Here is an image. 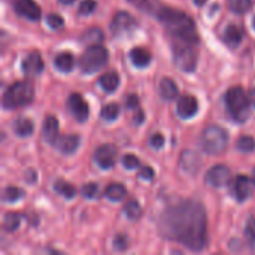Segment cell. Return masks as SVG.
<instances>
[{"mask_svg":"<svg viewBox=\"0 0 255 255\" xmlns=\"http://www.w3.org/2000/svg\"><path fill=\"white\" fill-rule=\"evenodd\" d=\"M21 224V217L16 212H7L3 218V229L9 233L15 232Z\"/></svg>","mask_w":255,"mask_h":255,"instance_id":"obj_28","label":"cell"},{"mask_svg":"<svg viewBox=\"0 0 255 255\" xmlns=\"http://www.w3.org/2000/svg\"><path fill=\"white\" fill-rule=\"evenodd\" d=\"M118 84H120V78H118V75L115 72H108V73H105V75H102L99 78V85L106 93L115 91L117 87H118Z\"/></svg>","mask_w":255,"mask_h":255,"instance_id":"obj_24","label":"cell"},{"mask_svg":"<svg viewBox=\"0 0 255 255\" xmlns=\"http://www.w3.org/2000/svg\"><path fill=\"white\" fill-rule=\"evenodd\" d=\"M96 6H97V3L94 0H82L81 4H79L78 13L81 16H88V15H91L96 10Z\"/></svg>","mask_w":255,"mask_h":255,"instance_id":"obj_35","label":"cell"},{"mask_svg":"<svg viewBox=\"0 0 255 255\" xmlns=\"http://www.w3.org/2000/svg\"><path fill=\"white\" fill-rule=\"evenodd\" d=\"M242 37H244V31L238 25L232 24L224 31V42L230 48H238L241 45V42H242Z\"/></svg>","mask_w":255,"mask_h":255,"instance_id":"obj_19","label":"cell"},{"mask_svg":"<svg viewBox=\"0 0 255 255\" xmlns=\"http://www.w3.org/2000/svg\"><path fill=\"white\" fill-rule=\"evenodd\" d=\"M254 184H255V169H254Z\"/></svg>","mask_w":255,"mask_h":255,"instance_id":"obj_50","label":"cell"},{"mask_svg":"<svg viewBox=\"0 0 255 255\" xmlns=\"http://www.w3.org/2000/svg\"><path fill=\"white\" fill-rule=\"evenodd\" d=\"M250 100H251L253 106L255 108V88H253V90H251V93H250Z\"/></svg>","mask_w":255,"mask_h":255,"instance_id":"obj_46","label":"cell"},{"mask_svg":"<svg viewBox=\"0 0 255 255\" xmlns=\"http://www.w3.org/2000/svg\"><path fill=\"white\" fill-rule=\"evenodd\" d=\"M128 238L126 235H117L114 238V248L117 251H126L128 248Z\"/></svg>","mask_w":255,"mask_h":255,"instance_id":"obj_37","label":"cell"},{"mask_svg":"<svg viewBox=\"0 0 255 255\" xmlns=\"http://www.w3.org/2000/svg\"><path fill=\"white\" fill-rule=\"evenodd\" d=\"M226 106L230 117L239 123L247 121L250 117V97L241 87H232L226 93Z\"/></svg>","mask_w":255,"mask_h":255,"instance_id":"obj_4","label":"cell"},{"mask_svg":"<svg viewBox=\"0 0 255 255\" xmlns=\"http://www.w3.org/2000/svg\"><path fill=\"white\" fill-rule=\"evenodd\" d=\"M130 58H131V61H133V64L136 67H146L151 63V60H152L151 54L146 49H143V48H134V49H131Z\"/></svg>","mask_w":255,"mask_h":255,"instance_id":"obj_23","label":"cell"},{"mask_svg":"<svg viewBox=\"0 0 255 255\" xmlns=\"http://www.w3.org/2000/svg\"><path fill=\"white\" fill-rule=\"evenodd\" d=\"M236 148H238V151L245 152V154L253 152L255 149V140L251 136H242V137H239V140L236 142Z\"/></svg>","mask_w":255,"mask_h":255,"instance_id":"obj_31","label":"cell"},{"mask_svg":"<svg viewBox=\"0 0 255 255\" xmlns=\"http://www.w3.org/2000/svg\"><path fill=\"white\" fill-rule=\"evenodd\" d=\"M160 94L164 100H175L178 97V85L173 79L164 78L160 84Z\"/></svg>","mask_w":255,"mask_h":255,"instance_id":"obj_22","label":"cell"},{"mask_svg":"<svg viewBox=\"0 0 255 255\" xmlns=\"http://www.w3.org/2000/svg\"><path fill=\"white\" fill-rule=\"evenodd\" d=\"M46 24H48L52 30H60V28L64 25V21H63V18H61L60 15L51 13V15H48V18H46Z\"/></svg>","mask_w":255,"mask_h":255,"instance_id":"obj_36","label":"cell"},{"mask_svg":"<svg viewBox=\"0 0 255 255\" xmlns=\"http://www.w3.org/2000/svg\"><path fill=\"white\" fill-rule=\"evenodd\" d=\"M103 40V31L97 27H91L88 28L82 36H81V43L91 46V45H100V42Z\"/></svg>","mask_w":255,"mask_h":255,"instance_id":"obj_25","label":"cell"},{"mask_svg":"<svg viewBox=\"0 0 255 255\" xmlns=\"http://www.w3.org/2000/svg\"><path fill=\"white\" fill-rule=\"evenodd\" d=\"M253 27H254V30H255V16L253 18Z\"/></svg>","mask_w":255,"mask_h":255,"instance_id":"obj_49","label":"cell"},{"mask_svg":"<svg viewBox=\"0 0 255 255\" xmlns=\"http://www.w3.org/2000/svg\"><path fill=\"white\" fill-rule=\"evenodd\" d=\"M123 166L128 170H133L139 166V158L136 155H131V154H127L123 157Z\"/></svg>","mask_w":255,"mask_h":255,"instance_id":"obj_38","label":"cell"},{"mask_svg":"<svg viewBox=\"0 0 255 255\" xmlns=\"http://www.w3.org/2000/svg\"><path fill=\"white\" fill-rule=\"evenodd\" d=\"M149 143H151V146H152V148L160 149V148H163V145H164V137H163L160 133H155V134H152V136H151Z\"/></svg>","mask_w":255,"mask_h":255,"instance_id":"obj_41","label":"cell"},{"mask_svg":"<svg viewBox=\"0 0 255 255\" xmlns=\"http://www.w3.org/2000/svg\"><path fill=\"white\" fill-rule=\"evenodd\" d=\"M126 194H127V190L123 184H111L105 190V196L111 202H120L126 197Z\"/></svg>","mask_w":255,"mask_h":255,"instance_id":"obj_26","label":"cell"},{"mask_svg":"<svg viewBox=\"0 0 255 255\" xmlns=\"http://www.w3.org/2000/svg\"><path fill=\"white\" fill-rule=\"evenodd\" d=\"M43 60L37 51L30 52L24 60H22V72L27 76H37L43 72Z\"/></svg>","mask_w":255,"mask_h":255,"instance_id":"obj_13","label":"cell"},{"mask_svg":"<svg viewBox=\"0 0 255 255\" xmlns=\"http://www.w3.org/2000/svg\"><path fill=\"white\" fill-rule=\"evenodd\" d=\"M202 148L209 155H220L226 151L229 145V134L227 131L217 124H209L205 127L200 136Z\"/></svg>","mask_w":255,"mask_h":255,"instance_id":"obj_3","label":"cell"},{"mask_svg":"<svg viewBox=\"0 0 255 255\" xmlns=\"http://www.w3.org/2000/svg\"><path fill=\"white\" fill-rule=\"evenodd\" d=\"M157 18L161 21V24L173 37L190 42L193 45L199 43V34L196 31L194 21L187 13L172 9V7L161 6V9L157 13Z\"/></svg>","mask_w":255,"mask_h":255,"instance_id":"obj_2","label":"cell"},{"mask_svg":"<svg viewBox=\"0 0 255 255\" xmlns=\"http://www.w3.org/2000/svg\"><path fill=\"white\" fill-rule=\"evenodd\" d=\"M194 3H196L197 6H203V4L206 3V0H194Z\"/></svg>","mask_w":255,"mask_h":255,"instance_id":"obj_48","label":"cell"},{"mask_svg":"<svg viewBox=\"0 0 255 255\" xmlns=\"http://www.w3.org/2000/svg\"><path fill=\"white\" fill-rule=\"evenodd\" d=\"M42 134L45 142L54 145L55 140L58 139V121L54 115H48L45 117L43 121V127H42Z\"/></svg>","mask_w":255,"mask_h":255,"instance_id":"obj_17","label":"cell"},{"mask_svg":"<svg viewBox=\"0 0 255 255\" xmlns=\"http://www.w3.org/2000/svg\"><path fill=\"white\" fill-rule=\"evenodd\" d=\"M163 238L176 241L193 251H202L208 245L206 212L197 200H181L167 208L158 221Z\"/></svg>","mask_w":255,"mask_h":255,"instance_id":"obj_1","label":"cell"},{"mask_svg":"<svg viewBox=\"0 0 255 255\" xmlns=\"http://www.w3.org/2000/svg\"><path fill=\"white\" fill-rule=\"evenodd\" d=\"M179 164H181V169H182L187 175H197V172H199L200 167H202L200 157H199L194 151H184V152L181 154Z\"/></svg>","mask_w":255,"mask_h":255,"instance_id":"obj_14","label":"cell"},{"mask_svg":"<svg viewBox=\"0 0 255 255\" xmlns=\"http://www.w3.org/2000/svg\"><path fill=\"white\" fill-rule=\"evenodd\" d=\"M54 188H55V191H57L58 194H61V196L66 197V199H73L75 194H76L75 187H73L72 184L66 182V181H57L55 185H54Z\"/></svg>","mask_w":255,"mask_h":255,"instance_id":"obj_30","label":"cell"},{"mask_svg":"<svg viewBox=\"0 0 255 255\" xmlns=\"http://www.w3.org/2000/svg\"><path fill=\"white\" fill-rule=\"evenodd\" d=\"M36 179H37L36 172H34V170H28V172H27V175H25V181H27L30 185H33V184L36 182Z\"/></svg>","mask_w":255,"mask_h":255,"instance_id":"obj_44","label":"cell"},{"mask_svg":"<svg viewBox=\"0 0 255 255\" xmlns=\"http://www.w3.org/2000/svg\"><path fill=\"white\" fill-rule=\"evenodd\" d=\"M124 212L128 217V220H133V221H137L142 217V208H140L139 202L134 199L127 202V205L124 206Z\"/></svg>","mask_w":255,"mask_h":255,"instance_id":"obj_29","label":"cell"},{"mask_svg":"<svg viewBox=\"0 0 255 255\" xmlns=\"http://www.w3.org/2000/svg\"><path fill=\"white\" fill-rule=\"evenodd\" d=\"M229 7L235 13H245L251 7V0H229Z\"/></svg>","mask_w":255,"mask_h":255,"instance_id":"obj_33","label":"cell"},{"mask_svg":"<svg viewBox=\"0 0 255 255\" xmlns=\"http://www.w3.org/2000/svg\"><path fill=\"white\" fill-rule=\"evenodd\" d=\"M232 194L238 202H245L251 196V181L244 175L236 176L232 182Z\"/></svg>","mask_w":255,"mask_h":255,"instance_id":"obj_15","label":"cell"},{"mask_svg":"<svg viewBox=\"0 0 255 255\" xmlns=\"http://www.w3.org/2000/svg\"><path fill=\"white\" fill-rule=\"evenodd\" d=\"M143 120H145V114H143V111H137V112H136V115H134V123H136V124H142V123H143Z\"/></svg>","mask_w":255,"mask_h":255,"instance_id":"obj_45","label":"cell"},{"mask_svg":"<svg viewBox=\"0 0 255 255\" xmlns=\"http://www.w3.org/2000/svg\"><path fill=\"white\" fill-rule=\"evenodd\" d=\"M33 96H34L33 85L25 81H18L6 90L3 96V106L6 109H15L28 105L33 100Z\"/></svg>","mask_w":255,"mask_h":255,"instance_id":"obj_5","label":"cell"},{"mask_svg":"<svg viewBox=\"0 0 255 255\" xmlns=\"http://www.w3.org/2000/svg\"><path fill=\"white\" fill-rule=\"evenodd\" d=\"M13 9L19 16L30 21H37L42 15V10L34 0H13Z\"/></svg>","mask_w":255,"mask_h":255,"instance_id":"obj_11","label":"cell"},{"mask_svg":"<svg viewBox=\"0 0 255 255\" xmlns=\"http://www.w3.org/2000/svg\"><path fill=\"white\" fill-rule=\"evenodd\" d=\"M117 148L114 145H102L96 149L94 152V160L99 164V167L102 169H111L114 167L115 161H117Z\"/></svg>","mask_w":255,"mask_h":255,"instance_id":"obj_10","label":"cell"},{"mask_svg":"<svg viewBox=\"0 0 255 255\" xmlns=\"http://www.w3.org/2000/svg\"><path fill=\"white\" fill-rule=\"evenodd\" d=\"M79 142H81L79 136L67 134V136H58V139L55 140L54 145L60 149V152H63L66 155H70V154H73L78 149Z\"/></svg>","mask_w":255,"mask_h":255,"instance_id":"obj_18","label":"cell"},{"mask_svg":"<svg viewBox=\"0 0 255 255\" xmlns=\"http://www.w3.org/2000/svg\"><path fill=\"white\" fill-rule=\"evenodd\" d=\"M24 197V191L18 187H7L3 191V200L4 202H16Z\"/></svg>","mask_w":255,"mask_h":255,"instance_id":"obj_32","label":"cell"},{"mask_svg":"<svg viewBox=\"0 0 255 255\" xmlns=\"http://www.w3.org/2000/svg\"><path fill=\"white\" fill-rule=\"evenodd\" d=\"M126 106L128 109H136L139 106V97L136 94H130L127 96V100H126Z\"/></svg>","mask_w":255,"mask_h":255,"instance_id":"obj_43","label":"cell"},{"mask_svg":"<svg viewBox=\"0 0 255 255\" xmlns=\"http://www.w3.org/2000/svg\"><path fill=\"white\" fill-rule=\"evenodd\" d=\"M58 1H60L61 4H66V6H67V4H72L75 0H58Z\"/></svg>","mask_w":255,"mask_h":255,"instance_id":"obj_47","label":"cell"},{"mask_svg":"<svg viewBox=\"0 0 255 255\" xmlns=\"http://www.w3.org/2000/svg\"><path fill=\"white\" fill-rule=\"evenodd\" d=\"M136 27H137V21L128 12H118L111 22V31L117 37L130 34Z\"/></svg>","mask_w":255,"mask_h":255,"instance_id":"obj_8","label":"cell"},{"mask_svg":"<svg viewBox=\"0 0 255 255\" xmlns=\"http://www.w3.org/2000/svg\"><path fill=\"white\" fill-rule=\"evenodd\" d=\"M176 111H178V115L184 120L187 118H191L197 114L199 111V103L196 100V97L193 96H182L179 100H178V106H176Z\"/></svg>","mask_w":255,"mask_h":255,"instance_id":"obj_16","label":"cell"},{"mask_svg":"<svg viewBox=\"0 0 255 255\" xmlns=\"http://www.w3.org/2000/svg\"><path fill=\"white\" fill-rule=\"evenodd\" d=\"M173 60L181 70L193 72L197 64V52L193 48V43L176 39L173 43Z\"/></svg>","mask_w":255,"mask_h":255,"instance_id":"obj_7","label":"cell"},{"mask_svg":"<svg viewBox=\"0 0 255 255\" xmlns=\"http://www.w3.org/2000/svg\"><path fill=\"white\" fill-rule=\"evenodd\" d=\"M120 115V108L117 103H108L102 109V118L106 121H114Z\"/></svg>","mask_w":255,"mask_h":255,"instance_id":"obj_34","label":"cell"},{"mask_svg":"<svg viewBox=\"0 0 255 255\" xmlns=\"http://www.w3.org/2000/svg\"><path fill=\"white\" fill-rule=\"evenodd\" d=\"M131 4H134L137 9L146 12V13H151V15H155L158 13V10L161 9V6L158 4L157 0H128Z\"/></svg>","mask_w":255,"mask_h":255,"instance_id":"obj_27","label":"cell"},{"mask_svg":"<svg viewBox=\"0 0 255 255\" xmlns=\"http://www.w3.org/2000/svg\"><path fill=\"white\" fill-rule=\"evenodd\" d=\"M154 175H155L154 170L151 167H148V166L146 167H142L140 172H139V178L143 179V181H152L154 179Z\"/></svg>","mask_w":255,"mask_h":255,"instance_id":"obj_42","label":"cell"},{"mask_svg":"<svg viewBox=\"0 0 255 255\" xmlns=\"http://www.w3.org/2000/svg\"><path fill=\"white\" fill-rule=\"evenodd\" d=\"M245 235L250 241L255 242V217L248 220V223L245 226Z\"/></svg>","mask_w":255,"mask_h":255,"instance_id":"obj_40","label":"cell"},{"mask_svg":"<svg viewBox=\"0 0 255 255\" xmlns=\"http://www.w3.org/2000/svg\"><path fill=\"white\" fill-rule=\"evenodd\" d=\"M33 130H34V126H33V121L25 118V117H21L18 120H15L13 123V131L16 136L19 137H28L33 134Z\"/></svg>","mask_w":255,"mask_h":255,"instance_id":"obj_20","label":"cell"},{"mask_svg":"<svg viewBox=\"0 0 255 255\" xmlns=\"http://www.w3.org/2000/svg\"><path fill=\"white\" fill-rule=\"evenodd\" d=\"M57 70L63 72V73H69L72 72L73 66H75V58L70 52H61L55 57V61H54Z\"/></svg>","mask_w":255,"mask_h":255,"instance_id":"obj_21","label":"cell"},{"mask_svg":"<svg viewBox=\"0 0 255 255\" xmlns=\"http://www.w3.org/2000/svg\"><path fill=\"white\" fill-rule=\"evenodd\" d=\"M97 191H99V187L97 184H93V182L82 187V196L87 199H94L97 196Z\"/></svg>","mask_w":255,"mask_h":255,"instance_id":"obj_39","label":"cell"},{"mask_svg":"<svg viewBox=\"0 0 255 255\" xmlns=\"http://www.w3.org/2000/svg\"><path fill=\"white\" fill-rule=\"evenodd\" d=\"M67 109H69L70 115H72L76 121H79V123L87 121L88 112H90V111H88L87 102L82 99L81 94L73 93V94L69 96V99H67Z\"/></svg>","mask_w":255,"mask_h":255,"instance_id":"obj_9","label":"cell"},{"mask_svg":"<svg viewBox=\"0 0 255 255\" xmlns=\"http://www.w3.org/2000/svg\"><path fill=\"white\" fill-rule=\"evenodd\" d=\"M108 58L109 54L106 48H103L102 45H91L85 49V52L81 57V63H79L81 70L84 73H96L97 70L105 67Z\"/></svg>","mask_w":255,"mask_h":255,"instance_id":"obj_6","label":"cell"},{"mask_svg":"<svg viewBox=\"0 0 255 255\" xmlns=\"http://www.w3.org/2000/svg\"><path fill=\"white\" fill-rule=\"evenodd\" d=\"M229 182H230V170L223 164L214 166L206 173V184L211 187L221 188V187H226Z\"/></svg>","mask_w":255,"mask_h":255,"instance_id":"obj_12","label":"cell"}]
</instances>
